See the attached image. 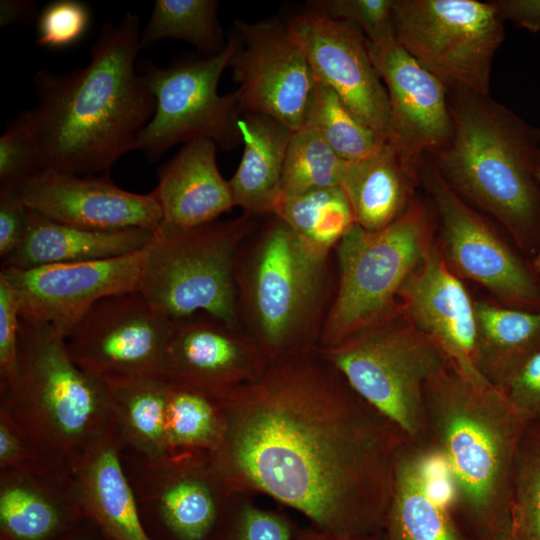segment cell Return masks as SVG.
I'll return each instance as SVG.
<instances>
[{
	"label": "cell",
	"instance_id": "obj_9",
	"mask_svg": "<svg viewBox=\"0 0 540 540\" xmlns=\"http://www.w3.org/2000/svg\"><path fill=\"white\" fill-rule=\"evenodd\" d=\"M319 350L408 440L426 441L425 385L448 362L433 341L399 313Z\"/></svg>",
	"mask_w": 540,
	"mask_h": 540
},
{
	"label": "cell",
	"instance_id": "obj_4",
	"mask_svg": "<svg viewBox=\"0 0 540 540\" xmlns=\"http://www.w3.org/2000/svg\"><path fill=\"white\" fill-rule=\"evenodd\" d=\"M234 281L237 326L269 361L319 348L336 290L334 253L314 252L267 214L239 247Z\"/></svg>",
	"mask_w": 540,
	"mask_h": 540
},
{
	"label": "cell",
	"instance_id": "obj_6",
	"mask_svg": "<svg viewBox=\"0 0 540 540\" xmlns=\"http://www.w3.org/2000/svg\"><path fill=\"white\" fill-rule=\"evenodd\" d=\"M1 404L51 467L67 466L112 425L105 384L76 365L52 327L22 318L17 376Z\"/></svg>",
	"mask_w": 540,
	"mask_h": 540
},
{
	"label": "cell",
	"instance_id": "obj_28",
	"mask_svg": "<svg viewBox=\"0 0 540 540\" xmlns=\"http://www.w3.org/2000/svg\"><path fill=\"white\" fill-rule=\"evenodd\" d=\"M474 365L498 388L540 348V310L507 308L474 302Z\"/></svg>",
	"mask_w": 540,
	"mask_h": 540
},
{
	"label": "cell",
	"instance_id": "obj_40",
	"mask_svg": "<svg viewBox=\"0 0 540 540\" xmlns=\"http://www.w3.org/2000/svg\"><path fill=\"white\" fill-rule=\"evenodd\" d=\"M394 0H314L310 7L325 16L358 28L367 40L390 31Z\"/></svg>",
	"mask_w": 540,
	"mask_h": 540
},
{
	"label": "cell",
	"instance_id": "obj_29",
	"mask_svg": "<svg viewBox=\"0 0 540 540\" xmlns=\"http://www.w3.org/2000/svg\"><path fill=\"white\" fill-rule=\"evenodd\" d=\"M104 384L111 421L122 441L141 453L152 467L166 461L168 382L161 377H141Z\"/></svg>",
	"mask_w": 540,
	"mask_h": 540
},
{
	"label": "cell",
	"instance_id": "obj_15",
	"mask_svg": "<svg viewBox=\"0 0 540 540\" xmlns=\"http://www.w3.org/2000/svg\"><path fill=\"white\" fill-rule=\"evenodd\" d=\"M144 249L104 260L1 268L14 290L23 320L49 325L65 338L100 299L138 291Z\"/></svg>",
	"mask_w": 540,
	"mask_h": 540
},
{
	"label": "cell",
	"instance_id": "obj_33",
	"mask_svg": "<svg viewBox=\"0 0 540 540\" xmlns=\"http://www.w3.org/2000/svg\"><path fill=\"white\" fill-rule=\"evenodd\" d=\"M218 8L216 0H156L141 33V48L170 38L192 44L205 57L221 53L227 38L219 25Z\"/></svg>",
	"mask_w": 540,
	"mask_h": 540
},
{
	"label": "cell",
	"instance_id": "obj_44",
	"mask_svg": "<svg viewBox=\"0 0 540 540\" xmlns=\"http://www.w3.org/2000/svg\"><path fill=\"white\" fill-rule=\"evenodd\" d=\"M31 210L16 188L0 189V258L1 262L15 253L23 243Z\"/></svg>",
	"mask_w": 540,
	"mask_h": 540
},
{
	"label": "cell",
	"instance_id": "obj_31",
	"mask_svg": "<svg viewBox=\"0 0 540 540\" xmlns=\"http://www.w3.org/2000/svg\"><path fill=\"white\" fill-rule=\"evenodd\" d=\"M272 213L307 247L321 255L333 254L343 235L355 223L341 186L279 196Z\"/></svg>",
	"mask_w": 540,
	"mask_h": 540
},
{
	"label": "cell",
	"instance_id": "obj_47",
	"mask_svg": "<svg viewBox=\"0 0 540 540\" xmlns=\"http://www.w3.org/2000/svg\"><path fill=\"white\" fill-rule=\"evenodd\" d=\"M293 540H382V532L371 535H344L325 532L310 525H296Z\"/></svg>",
	"mask_w": 540,
	"mask_h": 540
},
{
	"label": "cell",
	"instance_id": "obj_30",
	"mask_svg": "<svg viewBox=\"0 0 540 540\" xmlns=\"http://www.w3.org/2000/svg\"><path fill=\"white\" fill-rule=\"evenodd\" d=\"M43 467L0 472V523L14 540H44L63 524L62 495L40 474Z\"/></svg>",
	"mask_w": 540,
	"mask_h": 540
},
{
	"label": "cell",
	"instance_id": "obj_26",
	"mask_svg": "<svg viewBox=\"0 0 540 540\" xmlns=\"http://www.w3.org/2000/svg\"><path fill=\"white\" fill-rule=\"evenodd\" d=\"M419 177L389 141L371 156L346 162L340 186L355 223L368 231H378L407 210Z\"/></svg>",
	"mask_w": 540,
	"mask_h": 540
},
{
	"label": "cell",
	"instance_id": "obj_37",
	"mask_svg": "<svg viewBox=\"0 0 540 540\" xmlns=\"http://www.w3.org/2000/svg\"><path fill=\"white\" fill-rule=\"evenodd\" d=\"M296 525L286 513L262 508L253 496L238 493L215 540H293Z\"/></svg>",
	"mask_w": 540,
	"mask_h": 540
},
{
	"label": "cell",
	"instance_id": "obj_16",
	"mask_svg": "<svg viewBox=\"0 0 540 540\" xmlns=\"http://www.w3.org/2000/svg\"><path fill=\"white\" fill-rule=\"evenodd\" d=\"M367 47L387 91L393 144L420 175L425 156L447 145L453 134L447 88L400 45L393 28L367 40Z\"/></svg>",
	"mask_w": 540,
	"mask_h": 540
},
{
	"label": "cell",
	"instance_id": "obj_18",
	"mask_svg": "<svg viewBox=\"0 0 540 540\" xmlns=\"http://www.w3.org/2000/svg\"><path fill=\"white\" fill-rule=\"evenodd\" d=\"M269 359L240 329L205 312L172 319L160 377L223 397L256 380Z\"/></svg>",
	"mask_w": 540,
	"mask_h": 540
},
{
	"label": "cell",
	"instance_id": "obj_20",
	"mask_svg": "<svg viewBox=\"0 0 540 540\" xmlns=\"http://www.w3.org/2000/svg\"><path fill=\"white\" fill-rule=\"evenodd\" d=\"M400 314L433 341L462 373L488 382L474 365V302L433 240L398 293Z\"/></svg>",
	"mask_w": 540,
	"mask_h": 540
},
{
	"label": "cell",
	"instance_id": "obj_45",
	"mask_svg": "<svg viewBox=\"0 0 540 540\" xmlns=\"http://www.w3.org/2000/svg\"><path fill=\"white\" fill-rule=\"evenodd\" d=\"M502 20H510L532 32L540 31V0L491 1Z\"/></svg>",
	"mask_w": 540,
	"mask_h": 540
},
{
	"label": "cell",
	"instance_id": "obj_12",
	"mask_svg": "<svg viewBox=\"0 0 540 540\" xmlns=\"http://www.w3.org/2000/svg\"><path fill=\"white\" fill-rule=\"evenodd\" d=\"M232 32L237 46L228 67L241 114L272 117L293 132L305 127L317 80L291 21L235 20Z\"/></svg>",
	"mask_w": 540,
	"mask_h": 540
},
{
	"label": "cell",
	"instance_id": "obj_49",
	"mask_svg": "<svg viewBox=\"0 0 540 540\" xmlns=\"http://www.w3.org/2000/svg\"><path fill=\"white\" fill-rule=\"evenodd\" d=\"M534 176L537 183L540 184V149L538 151L534 164Z\"/></svg>",
	"mask_w": 540,
	"mask_h": 540
},
{
	"label": "cell",
	"instance_id": "obj_13",
	"mask_svg": "<svg viewBox=\"0 0 540 540\" xmlns=\"http://www.w3.org/2000/svg\"><path fill=\"white\" fill-rule=\"evenodd\" d=\"M171 325L132 291L97 301L64 339L76 365L104 383L160 377Z\"/></svg>",
	"mask_w": 540,
	"mask_h": 540
},
{
	"label": "cell",
	"instance_id": "obj_2",
	"mask_svg": "<svg viewBox=\"0 0 540 540\" xmlns=\"http://www.w3.org/2000/svg\"><path fill=\"white\" fill-rule=\"evenodd\" d=\"M140 16L127 11L101 27L89 63L70 73L34 76L36 105L28 109L41 170L109 174L155 113L156 101L137 68Z\"/></svg>",
	"mask_w": 540,
	"mask_h": 540
},
{
	"label": "cell",
	"instance_id": "obj_46",
	"mask_svg": "<svg viewBox=\"0 0 540 540\" xmlns=\"http://www.w3.org/2000/svg\"><path fill=\"white\" fill-rule=\"evenodd\" d=\"M38 14L37 5L30 0H1L0 25L28 24ZM39 15V14H38Z\"/></svg>",
	"mask_w": 540,
	"mask_h": 540
},
{
	"label": "cell",
	"instance_id": "obj_32",
	"mask_svg": "<svg viewBox=\"0 0 540 540\" xmlns=\"http://www.w3.org/2000/svg\"><path fill=\"white\" fill-rule=\"evenodd\" d=\"M166 410L168 459L186 453L214 452L226 427L221 397L169 383Z\"/></svg>",
	"mask_w": 540,
	"mask_h": 540
},
{
	"label": "cell",
	"instance_id": "obj_39",
	"mask_svg": "<svg viewBox=\"0 0 540 540\" xmlns=\"http://www.w3.org/2000/svg\"><path fill=\"white\" fill-rule=\"evenodd\" d=\"M91 21L90 9L79 0H55L37 17V46L59 49L77 43Z\"/></svg>",
	"mask_w": 540,
	"mask_h": 540
},
{
	"label": "cell",
	"instance_id": "obj_34",
	"mask_svg": "<svg viewBox=\"0 0 540 540\" xmlns=\"http://www.w3.org/2000/svg\"><path fill=\"white\" fill-rule=\"evenodd\" d=\"M305 126L315 129L345 162L371 156L389 142L360 121L331 88L318 81Z\"/></svg>",
	"mask_w": 540,
	"mask_h": 540
},
{
	"label": "cell",
	"instance_id": "obj_19",
	"mask_svg": "<svg viewBox=\"0 0 540 540\" xmlns=\"http://www.w3.org/2000/svg\"><path fill=\"white\" fill-rule=\"evenodd\" d=\"M16 189L30 210L74 227L156 232L162 223L161 208L151 192L127 191L109 174L76 175L42 169Z\"/></svg>",
	"mask_w": 540,
	"mask_h": 540
},
{
	"label": "cell",
	"instance_id": "obj_36",
	"mask_svg": "<svg viewBox=\"0 0 540 540\" xmlns=\"http://www.w3.org/2000/svg\"><path fill=\"white\" fill-rule=\"evenodd\" d=\"M512 520L524 540H540V420L526 423L514 466Z\"/></svg>",
	"mask_w": 540,
	"mask_h": 540
},
{
	"label": "cell",
	"instance_id": "obj_10",
	"mask_svg": "<svg viewBox=\"0 0 540 540\" xmlns=\"http://www.w3.org/2000/svg\"><path fill=\"white\" fill-rule=\"evenodd\" d=\"M236 46L231 32L225 49L214 56L177 60L166 68L148 60L137 63L156 101L155 113L136 142V150L147 161L155 162L172 146L200 138L222 150L242 142L236 97L218 93V82Z\"/></svg>",
	"mask_w": 540,
	"mask_h": 540
},
{
	"label": "cell",
	"instance_id": "obj_38",
	"mask_svg": "<svg viewBox=\"0 0 540 540\" xmlns=\"http://www.w3.org/2000/svg\"><path fill=\"white\" fill-rule=\"evenodd\" d=\"M40 170L30 114L23 110L6 124L0 137V189L16 188Z\"/></svg>",
	"mask_w": 540,
	"mask_h": 540
},
{
	"label": "cell",
	"instance_id": "obj_17",
	"mask_svg": "<svg viewBox=\"0 0 540 540\" xmlns=\"http://www.w3.org/2000/svg\"><path fill=\"white\" fill-rule=\"evenodd\" d=\"M291 23L303 40L316 80L331 88L360 121L394 143L387 91L364 34L310 7Z\"/></svg>",
	"mask_w": 540,
	"mask_h": 540
},
{
	"label": "cell",
	"instance_id": "obj_8",
	"mask_svg": "<svg viewBox=\"0 0 540 540\" xmlns=\"http://www.w3.org/2000/svg\"><path fill=\"white\" fill-rule=\"evenodd\" d=\"M258 217L243 212L191 228L160 226L144 248L138 291L170 319L205 312L238 328L235 261Z\"/></svg>",
	"mask_w": 540,
	"mask_h": 540
},
{
	"label": "cell",
	"instance_id": "obj_24",
	"mask_svg": "<svg viewBox=\"0 0 540 540\" xmlns=\"http://www.w3.org/2000/svg\"><path fill=\"white\" fill-rule=\"evenodd\" d=\"M217 148L209 139H196L159 169V182L151 193L161 208L160 226L204 225L234 207L229 181L218 170Z\"/></svg>",
	"mask_w": 540,
	"mask_h": 540
},
{
	"label": "cell",
	"instance_id": "obj_27",
	"mask_svg": "<svg viewBox=\"0 0 540 540\" xmlns=\"http://www.w3.org/2000/svg\"><path fill=\"white\" fill-rule=\"evenodd\" d=\"M239 128L244 149L237 170L228 180L234 206L255 216L271 214L280 195L293 131L278 120L257 113H242Z\"/></svg>",
	"mask_w": 540,
	"mask_h": 540
},
{
	"label": "cell",
	"instance_id": "obj_22",
	"mask_svg": "<svg viewBox=\"0 0 540 540\" xmlns=\"http://www.w3.org/2000/svg\"><path fill=\"white\" fill-rule=\"evenodd\" d=\"M157 470V505L161 518L176 540H215L236 494L211 466L209 454L173 456Z\"/></svg>",
	"mask_w": 540,
	"mask_h": 540
},
{
	"label": "cell",
	"instance_id": "obj_3",
	"mask_svg": "<svg viewBox=\"0 0 540 540\" xmlns=\"http://www.w3.org/2000/svg\"><path fill=\"white\" fill-rule=\"evenodd\" d=\"M426 442L440 457L454 511L474 540L513 525V476L526 421L491 383L449 360L426 383Z\"/></svg>",
	"mask_w": 540,
	"mask_h": 540
},
{
	"label": "cell",
	"instance_id": "obj_50",
	"mask_svg": "<svg viewBox=\"0 0 540 540\" xmlns=\"http://www.w3.org/2000/svg\"><path fill=\"white\" fill-rule=\"evenodd\" d=\"M534 266H535L537 272L540 274V250H539V252H538V254H537V256H536V258L534 260Z\"/></svg>",
	"mask_w": 540,
	"mask_h": 540
},
{
	"label": "cell",
	"instance_id": "obj_42",
	"mask_svg": "<svg viewBox=\"0 0 540 540\" xmlns=\"http://www.w3.org/2000/svg\"><path fill=\"white\" fill-rule=\"evenodd\" d=\"M497 389L526 422L540 420V348Z\"/></svg>",
	"mask_w": 540,
	"mask_h": 540
},
{
	"label": "cell",
	"instance_id": "obj_7",
	"mask_svg": "<svg viewBox=\"0 0 540 540\" xmlns=\"http://www.w3.org/2000/svg\"><path fill=\"white\" fill-rule=\"evenodd\" d=\"M426 209L412 201L392 224L368 231L354 223L334 249L337 283L319 348L400 313L398 293L431 243Z\"/></svg>",
	"mask_w": 540,
	"mask_h": 540
},
{
	"label": "cell",
	"instance_id": "obj_11",
	"mask_svg": "<svg viewBox=\"0 0 540 540\" xmlns=\"http://www.w3.org/2000/svg\"><path fill=\"white\" fill-rule=\"evenodd\" d=\"M392 26L400 45L446 88L489 94L492 62L504 40L491 1L394 0Z\"/></svg>",
	"mask_w": 540,
	"mask_h": 540
},
{
	"label": "cell",
	"instance_id": "obj_21",
	"mask_svg": "<svg viewBox=\"0 0 540 540\" xmlns=\"http://www.w3.org/2000/svg\"><path fill=\"white\" fill-rule=\"evenodd\" d=\"M382 540H467L445 467L426 441L406 440L396 454Z\"/></svg>",
	"mask_w": 540,
	"mask_h": 540
},
{
	"label": "cell",
	"instance_id": "obj_14",
	"mask_svg": "<svg viewBox=\"0 0 540 540\" xmlns=\"http://www.w3.org/2000/svg\"><path fill=\"white\" fill-rule=\"evenodd\" d=\"M420 176L439 215V249L449 268L507 304L540 308V289L530 271L485 219L451 189L427 156Z\"/></svg>",
	"mask_w": 540,
	"mask_h": 540
},
{
	"label": "cell",
	"instance_id": "obj_23",
	"mask_svg": "<svg viewBox=\"0 0 540 540\" xmlns=\"http://www.w3.org/2000/svg\"><path fill=\"white\" fill-rule=\"evenodd\" d=\"M122 439L112 424L68 463L71 487L83 509L115 540H150L120 460Z\"/></svg>",
	"mask_w": 540,
	"mask_h": 540
},
{
	"label": "cell",
	"instance_id": "obj_1",
	"mask_svg": "<svg viewBox=\"0 0 540 540\" xmlns=\"http://www.w3.org/2000/svg\"><path fill=\"white\" fill-rule=\"evenodd\" d=\"M221 399L225 433L209 459L230 491L267 495L325 532H382L408 439L319 348L270 360Z\"/></svg>",
	"mask_w": 540,
	"mask_h": 540
},
{
	"label": "cell",
	"instance_id": "obj_35",
	"mask_svg": "<svg viewBox=\"0 0 540 540\" xmlns=\"http://www.w3.org/2000/svg\"><path fill=\"white\" fill-rule=\"evenodd\" d=\"M345 166L321 135L305 126L292 132L279 196L340 186Z\"/></svg>",
	"mask_w": 540,
	"mask_h": 540
},
{
	"label": "cell",
	"instance_id": "obj_41",
	"mask_svg": "<svg viewBox=\"0 0 540 540\" xmlns=\"http://www.w3.org/2000/svg\"><path fill=\"white\" fill-rule=\"evenodd\" d=\"M20 306L17 296L0 276V389L10 387L17 376L19 362Z\"/></svg>",
	"mask_w": 540,
	"mask_h": 540
},
{
	"label": "cell",
	"instance_id": "obj_43",
	"mask_svg": "<svg viewBox=\"0 0 540 540\" xmlns=\"http://www.w3.org/2000/svg\"><path fill=\"white\" fill-rule=\"evenodd\" d=\"M43 460L23 426L0 406V471L41 467Z\"/></svg>",
	"mask_w": 540,
	"mask_h": 540
},
{
	"label": "cell",
	"instance_id": "obj_5",
	"mask_svg": "<svg viewBox=\"0 0 540 540\" xmlns=\"http://www.w3.org/2000/svg\"><path fill=\"white\" fill-rule=\"evenodd\" d=\"M447 99L451 140L427 157L460 198L525 238L540 216L538 131L489 94L454 87Z\"/></svg>",
	"mask_w": 540,
	"mask_h": 540
},
{
	"label": "cell",
	"instance_id": "obj_48",
	"mask_svg": "<svg viewBox=\"0 0 540 540\" xmlns=\"http://www.w3.org/2000/svg\"><path fill=\"white\" fill-rule=\"evenodd\" d=\"M482 540H524V539L514 530L513 525H512L510 528L494 532Z\"/></svg>",
	"mask_w": 540,
	"mask_h": 540
},
{
	"label": "cell",
	"instance_id": "obj_25",
	"mask_svg": "<svg viewBox=\"0 0 540 540\" xmlns=\"http://www.w3.org/2000/svg\"><path fill=\"white\" fill-rule=\"evenodd\" d=\"M153 234L142 228H79L53 221L31 210L23 243L1 262V268L29 269L121 257L144 249Z\"/></svg>",
	"mask_w": 540,
	"mask_h": 540
}]
</instances>
